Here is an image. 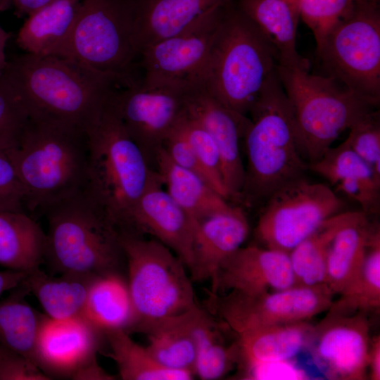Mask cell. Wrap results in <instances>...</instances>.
Masks as SVG:
<instances>
[{"label":"cell","mask_w":380,"mask_h":380,"mask_svg":"<svg viewBox=\"0 0 380 380\" xmlns=\"http://www.w3.org/2000/svg\"><path fill=\"white\" fill-rule=\"evenodd\" d=\"M10 80L29 117L86 131L103 103L122 84L73 59L25 53L7 63Z\"/></svg>","instance_id":"obj_1"},{"label":"cell","mask_w":380,"mask_h":380,"mask_svg":"<svg viewBox=\"0 0 380 380\" xmlns=\"http://www.w3.org/2000/svg\"><path fill=\"white\" fill-rule=\"evenodd\" d=\"M117 88L86 129L89 161L85 191L120 234L127 231L138 200L157 173L122 122L115 99Z\"/></svg>","instance_id":"obj_2"},{"label":"cell","mask_w":380,"mask_h":380,"mask_svg":"<svg viewBox=\"0 0 380 380\" xmlns=\"http://www.w3.org/2000/svg\"><path fill=\"white\" fill-rule=\"evenodd\" d=\"M25 191V208L43 213L86 190L85 130L29 117L18 145L6 152Z\"/></svg>","instance_id":"obj_3"},{"label":"cell","mask_w":380,"mask_h":380,"mask_svg":"<svg viewBox=\"0 0 380 380\" xmlns=\"http://www.w3.org/2000/svg\"><path fill=\"white\" fill-rule=\"evenodd\" d=\"M245 141L247 166L240 201L265 202L286 183L309 169L300 150L292 110L277 69L251 108Z\"/></svg>","instance_id":"obj_4"},{"label":"cell","mask_w":380,"mask_h":380,"mask_svg":"<svg viewBox=\"0 0 380 380\" xmlns=\"http://www.w3.org/2000/svg\"><path fill=\"white\" fill-rule=\"evenodd\" d=\"M277 65L274 48L235 0L224 6L203 75L216 99L247 115Z\"/></svg>","instance_id":"obj_5"},{"label":"cell","mask_w":380,"mask_h":380,"mask_svg":"<svg viewBox=\"0 0 380 380\" xmlns=\"http://www.w3.org/2000/svg\"><path fill=\"white\" fill-rule=\"evenodd\" d=\"M44 263L53 272L99 277L125 265L120 234L86 191L48 207Z\"/></svg>","instance_id":"obj_6"},{"label":"cell","mask_w":380,"mask_h":380,"mask_svg":"<svg viewBox=\"0 0 380 380\" xmlns=\"http://www.w3.org/2000/svg\"><path fill=\"white\" fill-rule=\"evenodd\" d=\"M277 69L308 165L319 160L343 131L376 108L334 77L301 68Z\"/></svg>","instance_id":"obj_7"},{"label":"cell","mask_w":380,"mask_h":380,"mask_svg":"<svg viewBox=\"0 0 380 380\" xmlns=\"http://www.w3.org/2000/svg\"><path fill=\"white\" fill-rule=\"evenodd\" d=\"M120 240L136 317L132 331L197 304L185 264L167 246L143 236L120 234Z\"/></svg>","instance_id":"obj_8"},{"label":"cell","mask_w":380,"mask_h":380,"mask_svg":"<svg viewBox=\"0 0 380 380\" xmlns=\"http://www.w3.org/2000/svg\"><path fill=\"white\" fill-rule=\"evenodd\" d=\"M117 78L123 85L140 77L128 0H82L72 30L55 54Z\"/></svg>","instance_id":"obj_9"},{"label":"cell","mask_w":380,"mask_h":380,"mask_svg":"<svg viewBox=\"0 0 380 380\" xmlns=\"http://www.w3.org/2000/svg\"><path fill=\"white\" fill-rule=\"evenodd\" d=\"M325 75L376 108L380 102L379 2L356 0L316 47Z\"/></svg>","instance_id":"obj_10"},{"label":"cell","mask_w":380,"mask_h":380,"mask_svg":"<svg viewBox=\"0 0 380 380\" xmlns=\"http://www.w3.org/2000/svg\"><path fill=\"white\" fill-rule=\"evenodd\" d=\"M341 208V201L329 186L303 176L283 185L267 199L256 234L266 248L289 253Z\"/></svg>","instance_id":"obj_11"},{"label":"cell","mask_w":380,"mask_h":380,"mask_svg":"<svg viewBox=\"0 0 380 380\" xmlns=\"http://www.w3.org/2000/svg\"><path fill=\"white\" fill-rule=\"evenodd\" d=\"M334 294L326 284L267 291L254 296L210 294V309L236 334L263 327L305 322L329 309Z\"/></svg>","instance_id":"obj_12"},{"label":"cell","mask_w":380,"mask_h":380,"mask_svg":"<svg viewBox=\"0 0 380 380\" xmlns=\"http://www.w3.org/2000/svg\"><path fill=\"white\" fill-rule=\"evenodd\" d=\"M224 6L210 11L181 32L144 49L138 62L141 81L148 85L184 88L203 79Z\"/></svg>","instance_id":"obj_13"},{"label":"cell","mask_w":380,"mask_h":380,"mask_svg":"<svg viewBox=\"0 0 380 380\" xmlns=\"http://www.w3.org/2000/svg\"><path fill=\"white\" fill-rule=\"evenodd\" d=\"M115 99L127 131L154 170L158 150L185 111L184 89L145 84L139 77L119 86Z\"/></svg>","instance_id":"obj_14"},{"label":"cell","mask_w":380,"mask_h":380,"mask_svg":"<svg viewBox=\"0 0 380 380\" xmlns=\"http://www.w3.org/2000/svg\"><path fill=\"white\" fill-rule=\"evenodd\" d=\"M186 113L211 136L218 149L223 182L229 199L240 201L245 180V167L240 153L250 118L219 102L203 79L184 88Z\"/></svg>","instance_id":"obj_15"},{"label":"cell","mask_w":380,"mask_h":380,"mask_svg":"<svg viewBox=\"0 0 380 380\" xmlns=\"http://www.w3.org/2000/svg\"><path fill=\"white\" fill-rule=\"evenodd\" d=\"M369 331L366 312L327 314L314 327L309 343L315 363L331 379H364L368 367Z\"/></svg>","instance_id":"obj_16"},{"label":"cell","mask_w":380,"mask_h":380,"mask_svg":"<svg viewBox=\"0 0 380 380\" xmlns=\"http://www.w3.org/2000/svg\"><path fill=\"white\" fill-rule=\"evenodd\" d=\"M101 335L82 316L53 319L44 315L36 343L35 364L50 378L72 379L96 359Z\"/></svg>","instance_id":"obj_17"},{"label":"cell","mask_w":380,"mask_h":380,"mask_svg":"<svg viewBox=\"0 0 380 380\" xmlns=\"http://www.w3.org/2000/svg\"><path fill=\"white\" fill-rule=\"evenodd\" d=\"M296 284L289 253L251 246L240 247L221 264L209 294L227 290L254 296Z\"/></svg>","instance_id":"obj_18"},{"label":"cell","mask_w":380,"mask_h":380,"mask_svg":"<svg viewBox=\"0 0 380 380\" xmlns=\"http://www.w3.org/2000/svg\"><path fill=\"white\" fill-rule=\"evenodd\" d=\"M193 233L191 220L163 189L157 173L138 200L127 231L121 234L153 236L172 250L189 270L192 259Z\"/></svg>","instance_id":"obj_19"},{"label":"cell","mask_w":380,"mask_h":380,"mask_svg":"<svg viewBox=\"0 0 380 380\" xmlns=\"http://www.w3.org/2000/svg\"><path fill=\"white\" fill-rule=\"evenodd\" d=\"M248 232L246 217L236 207L199 221L193 233L192 259L189 268L191 281L212 282L221 264L241 247Z\"/></svg>","instance_id":"obj_20"},{"label":"cell","mask_w":380,"mask_h":380,"mask_svg":"<svg viewBox=\"0 0 380 380\" xmlns=\"http://www.w3.org/2000/svg\"><path fill=\"white\" fill-rule=\"evenodd\" d=\"M133 22V42L139 53L174 36L210 11L234 0H128Z\"/></svg>","instance_id":"obj_21"},{"label":"cell","mask_w":380,"mask_h":380,"mask_svg":"<svg viewBox=\"0 0 380 380\" xmlns=\"http://www.w3.org/2000/svg\"><path fill=\"white\" fill-rule=\"evenodd\" d=\"M274 48L278 65L310 69L298 54L296 38L300 13L298 0H235Z\"/></svg>","instance_id":"obj_22"},{"label":"cell","mask_w":380,"mask_h":380,"mask_svg":"<svg viewBox=\"0 0 380 380\" xmlns=\"http://www.w3.org/2000/svg\"><path fill=\"white\" fill-rule=\"evenodd\" d=\"M154 170L194 228L203 218L233 208L199 175L175 164L163 147L156 156Z\"/></svg>","instance_id":"obj_23"},{"label":"cell","mask_w":380,"mask_h":380,"mask_svg":"<svg viewBox=\"0 0 380 380\" xmlns=\"http://www.w3.org/2000/svg\"><path fill=\"white\" fill-rule=\"evenodd\" d=\"M314 327L305 322L274 325L237 334V366L290 360L309 345Z\"/></svg>","instance_id":"obj_24"},{"label":"cell","mask_w":380,"mask_h":380,"mask_svg":"<svg viewBox=\"0 0 380 380\" xmlns=\"http://www.w3.org/2000/svg\"><path fill=\"white\" fill-rule=\"evenodd\" d=\"M81 316L103 334L115 330L132 331L135 312L127 281L120 272L94 278Z\"/></svg>","instance_id":"obj_25"},{"label":"cell","mask_w":380,"mask_h":380,"mask_svg":"<svg viewBox=\"0 0 380 380\" xmlns=\"http://www.w3.org/2000/svg\"><path fill=\"white\" fill-rule=\"evenodd\" d=\"M82 0H56L27 16L16 43L26 53L55 55L67 40Z\"/></svg>","instance_id":"obj_26"},{"label":"cell","mask_w":380,"mask_h":380,"mask_svg":"<svg viewBox=\"0 0 380 380\" xmlns=\"http://www.w3.org/2000/svg\"><path fill=\"white\" fill-rule=\"evenodd\" d=\"M372 229L367 215H355L336 234L329 249L325 284L339 294L358 274L365 259Z\"/></svg>","instance_id":"obj_27"},{"label":"cell","mask_w":380,"mask_h":380,"mask_svg":"<svg viewBox=\"0 0 380 380\" xmlns=\"http://www.w3.org/2000/svg\"><path fill=\"white\" fill-rule=\"evenodd\" d=\"M46 234L25 212H0V265L30 272L44 263Z\"/></svg>","instance_id":"obj_28"},{"label":"cell","mask_w":380,"mask_h":380,"mask_svg":"<svg viewBox=\"0 0 380 380\" xmlns=\"http://www.w3.org/2000/svg\"><path fill=\"white\" fill-rule=\"evenodd\" d=\"M194 308L183 314L149 323L138 332L146 335V347L162 366L194 375L196 347L191 331Z\"/></svg>","instance_id":"obj_29"},{"label":"cell","mask_w":380,"mask_h":380,"mask_svg":"<svg viewBox=\"0 0 380 380\" xmlns=\"http://www.w3.org/2000/svg\"><path fill=\"white\" fill-rule=\"evenodd\" d=\"M24 280L0 300V346L35 364L36 343L44 315L26 300L30 291Z\"/></svg>","instance_id":"obj_30"},{"label":"cell","mask_w":380,"mask_h":380,"mask_svg":"<svg viewBox=\"0 0 380 380\" xmlns=\"http://www.w3.org/2000/svg\"><path fill=\"white\" fill-rule=\"evenodd\" d=\"M95 277L70 273L54 277L38 268L29 272L24 281L48 317L67 319L81 316Z\"/></svg>","instance_id":"obj_31"},{"label":"cell","mask_w":380,"mask_h":380,"mask_svg":"<svg viewBox=\"0 0 380 380\" xmlns=\"http://www.w3.org/2000/svg\"><path fill=\"white\" fill-rule=\"evenodd\" d=\"M191 331L196 347L194 375L203 380H215L237 365L236 341L226 345L217 323L198 304L192 310Z\"/></svg>","instance_id":"obj_32"},{"label":"cell","mask_w":380,"mask_h":380,"mask_svg":"<svg viewBox=\"0 0 380 380\" xmlns=\"http://www.w3.org/2000/svg\"><path fill=\"white\" fill-rule=\"evenodd\" d=\"M355 213H338L329 217L289 253L296 284H325L330 245L338 231Z\"/></svg>","instance_id":"obj_33"},{"label":"cell","mask_w":380,"mask_h":380,"mask_svg":"<svg viewBox=\"0 0 380 380\" xmlns=\"http://www.w3.org/2000/svg\"><path fill=\"white\" fill-rule=\"evenodd\" d=\"M104 335L110 348L105 355L115 362L123 380H189L194 376L189 372L162 366L146 346L135 342L126 331L115 330Z\"/></svg>","instance_id":"obj_34"},{"label":"cell","mask_w":380,"mask_h":380,"mask_svg":"<svg viewBox=\"0 0 380 380\" xmlns=\"http://www.w3.org/2000/svg\"><path fill=\"white\" fill-rule=\"evenodd\" d=\"M333 300L327 314L367 312L380 307V233L373 231L365 259L357 277Z\"/></svg>","instance_id":"obj_35"},{"label":"cell","mask_w":380,"mask_h":380,"mask_svg":"<svg viewBox=\"0 0 380 380\" xmlns=\"http://www.w3.org/2000/svg\"><path fill=\"white\" fill-rule=\"evenodd\" d=\"M309 169L324 177L331 185L342 180L355 179L380 189V176L355 153L345 140L329 148Z\"/></svg>","instance_id":"obj_36"},{"label":"cell","mask_w":380,"mask_h":380,"mask_svg":"<svg viewBox=\"0 0 380 380\" xmlns=\"http://www.w3.org/2000/svg\"><path fill=\"white\" fill-rule=\"evenodd\" d=\"M180 124L189 141L208 184L221 196L229 199L223 182L220 156L213 138L184 111Z\"/></svg>","instance_id":"obj_37"},{"label":"cell","mask_w":380,"mask_h":380,"mask_svg":"<svg viewBox=\"0 0 380 380\" xmlns=\"http://www.w3.org/2000/svg\"><path fill=\"white\" fill-rule=\"evenodd\" d=\"M28 118L21 97L3 72L0 75V151L6 153L18 145Z\"/></svg>","instance_id":"obj_38"},{"label":"cell","mask_w":380,"mask_h":380,"mask_svg":"<svg viewBox=\"0 0 380 380\" xmlns=\"http://www.w3.org/2000/svg\"><path fill=\"white\" fill-rule=\"evenodd\" d=\"M356 0H298L300 18L311 30L318 46L353 8Z\"/></svg>","instance_id":"obj_39"},{"label":"cell","mask_w":380,"mask_h":380,"mask_svg":"<svg viewBox=\"0 0 380 380\" xmlns=\"http://www.w3.org/2000/svg\"><path fill=\"white\" fill-rule=\"evenodd\" d=\"M374 110L355 123L346 139L351 149L380 176V118Z\"/></svg>","instance_id":"obj_40"},{"label":"cell","mask_w":380,"mask_h":380,"mask_svg":"<svg viewBox=\"0 0 380 380\" xmlns=\"http://www.w3.org/2000/svg\"><path fill=\"white\" fill-rule=\"evenodd\" d=\"M25 212V191L11 160L0 151V212Z\"/></svg>","instance_id":"obj_41"},{"label":"cell","mask_w":380,"mask_h":380,"mask_svg":"<svg viewBox=\"0 0 380 380\" xmlns=\"http://www.w3.org/2000/svg\"><path fill=\"white\" fill-rule=\"evenodd\" d=\"M180 119L165 139L163 148L175 164L197 174L206 182L195 152L181 126Z\"/></svg>","instance_id":"obj_42"},{"label":"cell","mask_w":380,"mask_h":380,"mask_svg":"<svg viewBox=\"0 0 380 380\" xmlns=\"http://www.w3.org/2000/svg\"><path fill=\"white\" fill-rule=\"evenodd\" d=\"M34 362L0 346V380H49Z\"/></svg>","instance_id":"obj_43"},{"label":"cell","mask_w":380,"mask_h":380,"mask_svg":"<svg viewBox=\"0 0 380 380\" xmlns=\"http://www.w3.org/2000/svg\"><path fill=\"white\" fill-rule=\"evenodd\" d=\"M243 379H304L305 372L290 360L270 361L258 363L239 370Z\"/></svg>","instance_id":"obj_44"},{"label":"cell","mask_w":380,"mask_h":380,"mask_svg":"<svg viewBox=\"0 0 380 380\" xmlns=\"http://www.w3.org/2000/svg\"><path fill=\"white\" fill-rule=\"evenodd\" d=\"M114 376L105 372L97 362L96 359L80 369L72 379L111 380Z\"/></svg>","instance_id":"obj_45"},{"label":"cell","mask_w":380,"mask_h":380,"mask_svg":"<svg viewBox=\"0 0 380 380\" xmlns=\"http://www.w3.org/2000/svg\"><path fill=\"white\" fill-rule=\"evenodd\" d=\"M370 371V379H380V336H376L370 340L368 354V365Z\"/></svg>","instance_id":"obj_46"},{"label":"cell","mask_w":380,"mask_h":380,"mask_svg":"<svg viewBox=\"0 0 380 380\" xmlns=\"http://www.w3.org/2000/svg\"><path fill=\"white\" fill-rule=\"evenodd\" d=\"M19 16H29L56 0H10Z\"/></svg>","instance_id":"obj_47"},{"label":"cell","mask_w":380,"mask_h":380,"mask_svg":"<svg viewBox=\"0 0 380 380\" xmlns=\"http://www.w3.org/2000/svg\"><path fill=\"white\" fill-rule=\"evenodd\" d=\"M28 272L6 270L0 271V296L18 286Z\"/></svg>","instance_id":"obj_48"},{"label":"cell","mask_w":380,"mask_h":380,"mask_svg":"<svg viewBox=\"0 0 380 380\" xmlns=\"http://www.w3.org/2000/svg\"><path fill=\"white\" fill-rule=\"evenodd\" d=\"M9 38L10 33L4 30L0 25V75L4 72L7 65L8 61L5 56V46Z\"/></svg>","instance_id":"obj_49"},{"label":"cell","mask_w":380,"mask_h":380,"mask_svg":"<svg viewBox=\"0 0 380 380\" xmlns=\"http://www.w3.org/2000/svg\"><path fill=\"white\" fill-rule=\"evenodd\" d=\"M11 4L10 0H0V10H3Z\"/></svg>","instance_id":"obj_50"},{"label":"cell","mask_w":380,"mask_h":380,"mask_svg":"<svg viewBox=\"0 0 380 380\" xmlns=\"http://www.w3.org/2000/svg\"><path fill=\"white\" fill-rule=\"evenodd\" d=\"M364 1H369L379 2V0H364Z\"/></svg>","instance_id":"obj_51"}]
</instances>
